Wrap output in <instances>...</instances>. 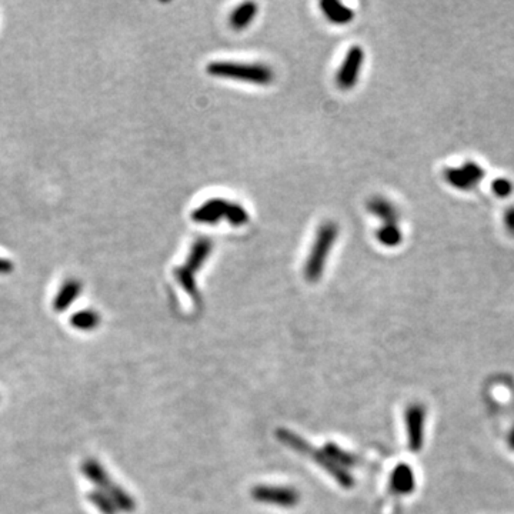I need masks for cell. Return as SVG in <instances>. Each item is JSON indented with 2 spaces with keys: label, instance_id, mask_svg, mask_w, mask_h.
Here are the masks:
<instances>
[{
  "label": "cell",
  "instance_id": "obj_25",
  "mask_svg": "<svg viewBox=\"0 0 514 514\" xmlns=\"http://www.w3.org/2000/svg\"><path fill=\"white\" fill-rule=\"evenodd\" d=\"M508 444H510L511 449H514V427H513V430H511V433L508 436Z\"/></svg>",
  "mask_w": 514,
  "mask_h": 514
},
{
  "label": "cell",
  "instance_id": "obj_13",
  "mask_svg": "<svg viewBox=\"0 0 514 514\" xmlns=\"http://www.w3.org/2000/svg\"><path fill=\"white\" fill-rule=\"evenodd\" d=\"M81 473L91 483H93L96 488L102 492H106L111 485V478L109 477L104 467L95 459L84 460L81 465Z\"/></svg>",
  "mask_w": 514,
  "mask_h": 514
},
{
  "label": "cell",
  "instance_id": "obj_9",
  "mask_svg": "<svg viewBox=\"0 0 514 514\" xmlns=\"http://www.w3.org/2000/svg\"><path fill=\"white\" fill-rule=\"evenodd\" d=\"M416 489V476L413 469L406 465H397L390 476V490L398 496L412 494Z\"/></svg>",
  "mask_w": 514,
  "mask_h": 514
},
{
  "label": "cell",
  "instance_id": "obj_4",
  "mask_svg": "<svg viewBox=\"0 0 514 514\" xmlns=\"http://www.w3.org/2000/svg\"><path fill=\"white\" fill-rule=\"evenodd\" d=\"M485 178V170L474 160H467L460 166L447 167L444 180L460 192L474 190Z\"/></svg>",
  "mask_w": 514,
  "mask_h": 514
},
{
  "label": "cell",
  "instance_id": "obj_7",
  "mask_svg": "<svg viewBox=\"0 0 514 514\" xmlns=\"http://www.w3.org/2000/svg\"><path fill=\"white\" fill-rule=\"evenodd\" d=\"M406 433L409 449L414 453L420 451L424 446L426 433V409L420 403H413L406 409L405 414Z\"/></svg>",
  "mask_w": 514,
  "mask_h": 514
},
{
  "label": "cell",
  "instance_id": "obj_20",
  "mask_svg": "<svg viewBox=\"0 0 514 514\" xmlns=\"http://www.w3.org/2000/svg\"><path fill=\"white\" fill-rule=\"evenodd\" d=\"M88 499L89 501L103 514H118V508L116 506L113 504L111 499L107 496L106 492H102L99 489L91 492L88 494Z\"/></svg>",
  "mask_w": 514,
  "mask_h": 514
},
{
  "label": "cell",
  "instance_id": "obj_24",
  "mask_svg": "<svg viewBox=\"0 0 514 514\" xmlns=\"http://www.w3.org/2000/svg\"><path fill=\"white\" fill-rule=\"evenodd\" d=\"M10 272H13L12 262L3 259V257H0V274H8Z\"/></svg>",
  "mask_w": 514,
  "mask_h": 514
},
{
  "label": "cell",
  "instance_id": "obj_23",
  "mask_svg": "<svg viewBox=\"0 0 514 514\" xmlns=\"http://www.w3.org/2000/svg\"><path fill=\"white\" fill-rule=\"evenodd\" d=\"M504 226H506V231L511 236H514V206H510L504 212Z\"/></svg>",
  "mask_w": 514,
  "mask_h": 514
},
{
  "label": "cell",
  "instance_id": "obj_14",
  "mask_svg": "<svg viewBox=\"0 0 514 514\" xmlns=\"http://www.w3.org/2000/svg\"><path fill=\"white\" fill-rule=\"evenodd\" d=\"M320 8L325 16L334 24H348L355 19V12L336 0H323Z\"/></svg>",
  "mask_w": 514,
  "mask_h": 514
},
{
  "label": "cell",
  "instance_id": "obj_18",
  "mask_svg": "<svg viewBox=\"0 0 514 514\" xmlns=\"http://www.w3.org/2000/svg\"><path fill=\"white\" fill-rule=\"evenodd\" d=\"M376 237L379 243L386 247H397L403 242V232L397 223L382 224L379 231L376 232Z\"/></svg>",
  "mask_w": 514,
  "mask_h": 514
},
{
  "label": "cell",
  "instance_id": "obj_11",
  "mask_svg": "<svg viewBox=\"0 0 514 514\" xmlns=\"http://www.w3.org/2000/svg\"><path fill=\"white\" fill-rule=\"evenodd\" d=\"M81 290H83L81 281H79L77 279L65 280L63 284L61 286L59 292L56 293L53 299V310L56 313L66 311L81 295Z\"/></svg>",
  "mask_w": 514,
  "mask_h": 514
},
{
  "label": "cell",
  "instance_id": "obj_5",
  "mask_svg": "<svg viewBox=\"0 0 514 514\" xmlns=\"http://www.w3.org/2000/svg\"><path fill=\"white\" fill-rule=\"evenodd\" d=\"M251 497L263 504H270L281 508H293L300 501V494L296 489L288 485H270L260 484L251 490Z\"/></svg>",
  "mask_w": 514,
  "mask_h": 514
},
{
  "label": "cell",
  "instance_id": "obj_2",
  "mask_svg": "<svg viewBox=\"0 0 514 514\" xmlns=\"http://www.w3.org/2000/svg\"><path fill=\"white\" fill-rule=\"evenodd\" d=\"M208 73L213 77L220 79H233L239 81H246L257 86L270 84L274 79V72L272 68L262 63H243L232 61H217L208 66Z\"/></svg>",
  "mask_w": 514,
  "mask_h": 514
},
{
  "label": "cell",
  "instance_id": "obj_8",
  "mask_svg": "<svg viewBox=\"0 0 514 514\" xmlns=\"http://www.w3.org/2000/svg\"><path fill=\"white\" fill-rule=\"evenodd\" d=\"M231 203L232 202H227L224 198H210L192 213V220L202 224H215L226 219Z\"/></svg>",
  "mask_w": 514,
  "mask_h": 514
},
{
  "label": "cell",
  "instance_id": "obj_12",
  "mask_svg": "<svg viewBox=\"0 0 514 514\" xmlns=\"http://www.w3.org/2000/svg\"><path fill=\"white\" fill-rule=\"evenodd\" d=\"M367 209L368 212L376 216L377 219H380L383 221V224H389V223H397L400 220V213L396 209V206L389 202L387 198L376 196L373 198L368 200L367 203Z\"/></svg>",
  "mask_w": 514,
  "mask_h": 514
},
{
  "label": "cell",
  "instance_id": "obj_19",
  "mask_svg": "<svg viewBox=\"0 0 514 514\" xmlns=\"http://www.w3.org/2000/svg\"><path fill=\"white\" fill-rule=\"evenodd\" d=\"M106 493L111 499L113 504L116 506L118 510L132 513L136 508V503L133 497L127 492H125L116 483H111V485L106 490Z\"/></svg>",
  "mask_w": 514,
  "mask_h": 514
},
{
  "label": "cell",
  "instance_id": "obj_16",
  "mask_svg": "<svg viewBox=\"0 0 514 514\" xmlns=\"http://www.w3.org/2000/svg\"><path fill=\"white\" fill-rule=\"evenodd\" d=\"M257 5L254 2H244L239 5L231 15V24L235 31H244L257 15Z\"/></svg>",
  "mask_w": 514,
  "mask_h": 514
},
{
  "label": "cell",
  "instance_id": "obj_3",
  "mask_svg": "<svg viewBox=\"0 0 514 514\" xmlns=\"http://www.w3.org/2000/svg\"><path fill=\"white\" fill-rule=\"evenodd\" d=\"M337 236H338V226L336 223L326 221L319 227L316 239H314L310 254L306 260L304 266L306 280L311 283L320 280L326 267L327 257L337 240Z\"/></svg>",
  "mask_w": 514,
  "mask_h": 514
},
{
  "label": "cell",
  "instance_id": "obj_21",
  "mask_svg": "<svg viewBox=\"0 0 514 514\" xmlns=\"http://www.w3.org/2000/svg\"><path fill=\"white\" fill-rule=\"evenodd\" d=\"M226 220L231 223L232 226H236V227H240V226H244L249 223L250 220V216L247 213V210L242 206V205H237V203H231V208H228V212H227V216H226Z\"/></svg>",
  "mask_w": 514,
  "mask_h": 514
},
{
  "label": "cell",
  "instance_id": "obj_6",
  "mask_svg": "<svg viewBox=\"0 0 514 514\" xmlns=\"http://www.w3.org/2000/svg\"><path fill=\"white\" fill-rule=\"evenodd\" d=\"M363 62L364 50L359 45L352 46L346 53L345 61H343L336 77L337 86L341 91H350L357 84Z\"/></svg>",
  "mask_w": 514,
  "mask_h": 514
},
{
  "label": "cell",
  "instance_id": "obj_17",
  "mask_svg": "<svg viewBox=\"0 0 514 514\" xmlns=\"http://www.w3.org/2000/svg\"><path fill=\"white\" fill-rule=\"evenodd\" d=\"M70 325L80 332H92L100 325V314L93 309L76 311L70 318Z\"/></svg>",
  "mask_w": 514,
  "mask_h": 514
},
{
  "label": "cell",
  "instance_id": "obj_22",
  "mask_svg": "<svg viewBox=\"0 0 514 514\" xmlns=\"http://www.w3.org/2000/svg\"><path fill=\"white\" fill-rule=\"evenodd\" d=\"M492 190H493V193H494L497 197H500V198H507V197L513 193V190H514V185H513V182H511L510 179H507V178H497V179H494V180H493V183H492Z\"/></svg>",
  "mask_w": 514,
  "mask_h": 514
},
{
  "label": "cell",
  "instance_id": "obj_15",
  "mask_svg": "<svg viewBox=\"0 0 514 514\" xmlns=\"http://www.w3.org/2000/svg\"><path fill=\"white\" fill-rule=\"evenodd\" d=\"M323 451L334 465H337L341 469L349 470V469H352V467H355L360 463V459L357 455H355V454H352L346 450H343L336 443H326Z\"/></svg>",
  "mask_w": 514,
  "mask_h": 514
},
{
  "label": "cell",
  "instance_id": "obj_1",
  "mask_svg": "<svg viewBox=\"0 0 514 514\" xmlns=\"http://www.w3.org/2000/svg\"><path fill=\"white\" fill-rule=\"evenodd\" d=\"M279 442H281L284 446L290 447L292 450L303 454V455H309L310 459L319 465L325 472H327L330 476L334 477V480L345 489H350L355 485V480L352 477V474L349 473V470L341 469L337 465H334L329 457L325 454V451L322 450H316L313 449L311 444H309L304 439H302L300 436L292 433L290 430H286V428H279L276 433Z\"/></svg>",
  "mask_w": 514,
  "mask_h": 514
},
{
  "label": "cell",
  "instance_id": "obj_10",
  "mask_svg": "<svg viewBox=\"0 0 514 514\" xmlns=\"http://www.w3.org/2000/svg\"><path fill=\"white\" fill-rule=\"evenodd\" d=\"M213 250V243L209 237H200L194 242V244L192 246L190 254L186 260L185 266H180L179 269L183 270L187 274L196 276V272L205 265V262L208 260V257L210 256Z\"/></svg>",
  "mask_w": 514,
  "mask_h": 514
}]
</instances>
